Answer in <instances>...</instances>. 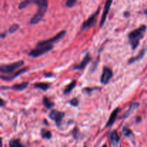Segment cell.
<instances>
[{
  "instance_id": "19",
  "label": "cell",
  "mask_w": 147,
  "mask_h": 147,
  "mask_svg": "<svg viewBox=\"0 0 147 147\" xmlns=\"http://www.w3.org/2000/svg\"><path fill=\"white\" fill-rule=\"evenodd\" d=\"M76 83H77L76 80H73L70 84L67 85L64 90V94H69L73 90V88H75V87L76 86Z\"/></svg>"
},
{
  "instance_id": "24",
  "label": "cell",
  "mask_w": 147,
  "mask_h": 147,
  "mask_svg": "<svg viewBox=\"0 0 147 147\" xmlns=\"http://www.w3.org/2000/svg\"><path fill=\"white\" fill-rule=\"evenodd\" d=\"M19 29V25L18 24H13V25H11V27H9V32L10 33H14L16 31H17V30Z\"/></svg>"
},
{
  "instance_id": "26",
  "label": "cell",
  "mask_w": 147,
  "mask_h": 147,
  "mask_svg": "<svg viewBox=\"0 0 147 147\" xmlns=\"http://www.w3.org/2000/svg\"><path fill=\"white\" fill-rule=\"evenodd\" d=\"M4 105H5V102L4 101V100H3V99H1V98H0V107H1V106H4Z\"/></svg>"
},
{
  "instance_id": "8",
  "label": "cell",
  "mask_w": 147,
  "mask_h": 147,
  "mask_svg": "<svg viewBox=\"0 0 147 147\" xmlns=\"http://www.w3.org/2000/svg\"><path fill=\"white\" fill-rule=\"evenodd\" d=\"M99 11H100V9H98L94 14H93L91 16H90L89 18L83 22V25H82V30H87V29L90 28V27H92V26L95 24V22H96V17H97Z\"/></svg>"
},
{
  "instance_id": "14",
  "label": "cell",
  "mask_w": 147,
  "mask_h": 147,
  "mask_svg": "<svg viewBox=\"0 0 147 147\" xmlns=\"http://www.w3.org/2000/svg\"><path fill=\"white\" fill-rule=\"evenodd\" d=\"M119 108H116V109L112 112L110 117H109V121H108L107 123H106V127H110V126H111L113 124V123H114L115 121H116V117H117V115H118V113H119Z\"/></svg>"
},
{
  "instance_id": "25",
  "label": "cell",
  "mask_w": 147,
  "mask_h": 147,
  "mask_svg": "<svg viewBox=\"0 0 147 147\" xmlns=\"http://www.w3.org/2000/svg\"><path fill=\"white\" fill-rule=\"evenodd\" d=\"M70 104L73 106H78L79 104V100L77 98H75L72 99L70 101Z\"/></svg>"
},
{
  "instance_id": "12",
  "label": "cell",
  "mask_w": 147,
  "mask_h": 147,
  "mask_svg": "<svg viewBox=\"0 0 147 147\" xmlns=\"http://www.w3.org/2000/svg\"><path fill=\"white\" fill-rule=\"evenodd\" d=\"M27 70V68H24V69H22V70H20L19 71H17L16 73H14V74H11L10 76H0V78L4 80H7V81H9V80H14L15 78L18 77L19 76L22 75V73H25L26 71Z\"/></svg>"
},
{
  "instance_id": "10",
  "label": "cell",
  "mask_w": 147,
  "mask_h": 147,
  "mask_svg": "<svg viewBox=\"0 0 147 147\" xmlns=\"http://www.w3.org/2000/svg\"><path fill=\"white\" fill-rule=\"evenodd\" d=\"M91 60V57H90V55L89 53H87V54L85 55L84 58L83 59V60L81 61V63L79 65H78L77 66L74 67L75 70H83V69L86 68V66L88 65V63H90V61Z\"/></svg>"
},
{
  "instance_id": "20",
  "label": "cell",
  "mask_w": 147,
  "mask_h": 147,
  "mask_svg": "<svg viewBox=\"0 0 147 147\" xmlns=\"http://www.w3.org/2000/svg\"><path fill=\"white\" fill-rule=\"evenodd\" d=\"M9 147H25L21 143L20 139H11L9 142Z\"/></svg>"
},
{
  "instance_id": "18",
  "label": "cell",
  "mask_w": 147,
  "mask_h": 147,
  "mask_svg": "<svg viewBox=\"0 0 147 147\" xmlns=\"http://www.w3.org/2000/svg\"><path fill=\"white\" fill-rule=\"evenodd\" d=\"M42 103H43V105L45 106V107L47 109H53L55 106L54 103H53V102H52L51 100L48 98L46 97V96H45V97L43 98Z\"/></svg>"
},
{
  "instance_id": "5",
  "label": "cell",
  "mask_w": 147,
  "mask_h": 147,
  "mask_svg": "<svg viewBox=\"0 0 147 147\" xmlns=\"http://www.w3.org/2000/svg\"><path fill=\"white\" fill-rule=\"evenodd\" d=\"M66 34V31L63 30V31L60 32L59 33H57L55 36L53 37L52 38L48 39L47 40H43V41L39 42L37 44V46H41V45H53V43H55L57 42L60 41V40L63 38L65 37Z\"/></svg>"
},
{
  "instance_id": "29",
  "label": "cell",
  "mask_w": 147,
  "mask_h": 147,
  "mask_svg": "<svg viewBox=\"0 0 147 147\" xmlns=\"http://www.w3.org/2000/svg\"><path fill=\"white\" fill-rule=\"evenodd\" d=\"M146 13L147 14V9H146Z\"/></svg>"
},
{
  "instance_id": "28",
  "label": "cell",
  "mask_w": 147,
  "mask_h": 147,
  "mask_svg": "<svg viewBox=\"0 0 147 147\" xmlns=\"http://www.w3.org/2000/svg\"><path fill=\"white\" fill-rule=\"evenodd\" d=\"M102 147H107V146H106V144H105V145H103V146H102Z\"/></svg>"
},
{
  "instance_id": "9",
  "label": "cell",
  "mask_w": 147,
  "mask_h": 147,
  "mask_svg": "<svg viewBox=\"0 0 147 147\" xmlns=\"http://www.w3.org/2000/svg\"><path fill=\"white\" fill-rule=\"evenodd\" d=\"M112 1L113 0H106V4H105L104 8H103V14H102V17L101 19H100V26L102 27V26L104 24L105 21L106 20V17H107L108 14L109 12V10H110L111 6Z\"/></svg>"
},
{
  "instance_id": "3",
  "label": "cell",
  "mask_w": 147,
  "mask_h": 147,
  "mask_svg": "<svg viewBox=\"0 0 147 147\" xmlns=\"http://www.w3.org/2000/svg\"><path fill=\"white\" fill-rule=\"evenodd\" d=\"M23 65H24V61L23 60L14 62V63H11V64L1 65H0V73H2V74L11 75L13 72L15 71L19 67H22Z\"/></svg>"
},
{
  "instance_id": "15",
  "label": "cell",
  "mask_w": 147,
  "mask_h": 147,
  "mask_svg": "<svg viewBox=\"0 0 147 147\" xmlns=\"http://www.w3.org/2000/svg\"><path fill=\"white\" fill-rule=\"evenodd\" d=\"M146 49H144V50H142V51L139 53V55H137L135 56V57L131 58L130 60H129V64H132V63H135V62L138 61V60H141V59L144 57V55L145 53H146Z\"/></svg>"
},
{
  "instance_id": "13",
  "label": "cell",
  "mask_w": 147,
  "mask_h": 147,
  "mask_svg": "<svg viewBox=\"0 0 147 147\" xmlns=\"http://www.w3.org/2000/svg\"><path fill=\"white\" fill-rule=\"evenodd\" d=\"M111 142L113 147H119L120 143V136L116 131L112 132L111 134Z\"/></svg>"
},
{
  "instance_id": "27",
  "label": "cell",
  "mask_w": 147,
  "mask_h": 147,
  "mask_svg": "<svg viewBox=\"0 0 147 147\" xmlns=\"http://www.w3.org/2000/svg\"><path fill=\"white\" fill-rule=\"evenodd\" d=\"M5 36H6V34H4V33H3V34H0V37H1V38H4V37H5Z\"/></svg>"
},
{
  "instance_id": "22",
  "label": "cell",
  "mask_w": 147,
  "mask_h": 147,
  "mask_svg": "<svg viewBox=\"0 0 147 147\" xmlns=\"http://www.w3.org/2000/svg\"><path fill=\"white\" fill-rule=\"evenodd\" d=\"M122 131H123V135H124L125 136H126V137H130L131 136H133V133H132L131 130L129 129H128V128H126V127L123 128V130H122Z\"/></svg>"
},
{
  "instance_id": "7",
  "label": "cell",
  "mask_w": 147,
  "mask_h": 147,
  "mask_svg": "<svg viewBox=\"0 0 147 147\" xmlns=\"http://www.w3.org/2000/svg\"><path fill=\"white\" fill-rule=\"evenodd\" d=\"M113 71L109 67H105L102 72L101 77H100V82L102 84L106 85L109 83L111 79L113 77Z\"/></svg>"
},
{
  "instance_id": "2",
  "label": "cell",
  "mask_w": 147,
  "mask_h": 147,
  "mask_svg": "<svg viewBox=\"0 0 147 147\" xmlns=\"http://www.w3.org/2000/svg\"><path fill=\"white\" fill-rule=\"evenodd\" d=\"M146 30V25H142L139 28L133 30L129 34V40L132 50L137 48L140 40L143 38Z\"/></svg>"
},
{
  "instance_id": "16",
  "label": "cell",
  "mask_w": 147,
  "mask_h": 147,
  "mask_svg": "<svg viewBox=\"0 0 147 147\" xmlns=\"http://www.w3.org/2000/svg\"><path fill=\"white\" fill-rule=\"evenodd\" d=\"M34 87L36 88L40 89V90H43V91H46V90L50 88V85L46 83H37L34 85Z\"/></svg>"
},
{
  "instance_id": "21",
  "label": "cell",
  "mask_w": 147,
  "mask_h": 147,
  "mask_svg": "<svg viewBox=\"0 0 147 147\" xmlns=\"http://www.w3.org/2000/svg\"><path fill=\"white\" fill-rule=\"evenodd\" d=\"M41 136L43 139H50L52 138V133L50 131L43 129L41 130Z\"/></svg>"
},
{
  "instance_id": "23",
  "label": "cell",
  "mask_w": 147,
  "mask_h": 147,
  "mask_svg": "<svg viewBox=\"0 0 147 147\" xmlns=\"http://www.w3.org/2000/svg\"><path fill=\"white\" fill-rule=\"evenodd\" d=\"M77 1L78 0H66V7H68V8H71V7H73L76 4Z\"/></svg>"
},
{
  "instance_id": "4",
  "label": "cell",
  "mask_w": 147,
  "mask_h": 147,
  "mask_svg": "<svg viewBox=\"0 0 147 147\" xmlns=\"http://www.w3.org/2000/svg\"><path fill=\"white\" fill-rule=\"evenodd\" d=\"M53 45H41V46H37L35 49L31 50L29 53V55L33 57H37L40 56L42 55L45 53H47L50 50L53 49Z\"/></svg>"
},
{
  "instance_id": "6",
  "label": "cell",
  "mask_w": 147,
  "mask_h": 147,
  "mask_svg": "<svg viewBox=\"0 0 147 147\" xmlns=\"http://www.w3.org/2000/svg\"><path fill=\"white\" fill-rule=\"evenodd\" d=\"M65 116V113L63 112L58 111L57 110H53L50 111V114H49V117L52 119V120L54 121L55 122V123L57 124V126H60V123H61L62 120L63 119Z\"/></svg>"
},
{
  "instance_id": "17",
  "label": "cell",
  "mask_w": 147,
  "mask_h": 147,
  "mask_svg": "<svg viewBox=\"0 0 147 147\" xmlns=\"http://www.w3.org/2000/svg\"><path fill=\"white\" fill-rule=\"evenodd\" d=\"M139 106V103H132V104H131L130 107H129V109H128L127 111L124 114V118H127L128 116H129V115L131 114V113H132L133 111H134L136 109H138V107Z\"/></svg>"
},
{
  "instance_id": "30",
  "label": "cell",
  "mask_w": 147,
  "mask_h": 147,
  "mask_svg": "<svg viewBox=\"0 0 147 147\" xmlns=\"http://www.w3.org/2000/svg\"><path fill=\"white\" fill-rule=\"evenodd\" d=\"M85 147H86V146H85Z\"/></svg>"
},
{
  "instance_id": "11",
  "label": "cell",
  "mask_w": 147,
  "mask_h": 147,
  "mask_svg": "<svg viewBox=\"0 0 147 147\" xmlns=\"http://www.w3.org/2000/svg\"><path fill=\"white\" fill-rule=\"evenodd\" d=\"M28 85H29L28 82H24V83L14 85V86H12L11 87H2L1 88V89H11V90H19V91H22V90L27 88Z\"/></svg>"
},
{
  "instance_id": "1",
  "label": "cell",
  "mask_w": 147,
  "mask_h": 147,
  "mask_svg": "<svg viewBox=\"0 0 147 147\" xmlns=\"http://www.w3.org/2000/svg\"><path fill=\"white\" fill-rule=\"evenodd\" d=\"M30 4H34L37 6V11L30 20V24H36L41 21L45 14L48 7V0H24L19 5V9H22Z\"/></svg>"
}]
</instances>
